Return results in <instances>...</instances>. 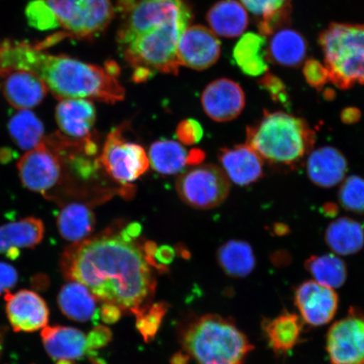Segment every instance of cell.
Masks as SVG:
<instances>
[{"instance_id": "6da1fadb", "label": "cell", "mask_w": 364, "mask_h": 364, "mask_svg": "<svg viewBox=\"0 0 364 364\" xmlns=\"http://www.w3.org/2000/svg\"><path fill=\"white\" fill-rule=\"evenodd\" d=\"M144 247L121 235L86 239L70 245L61 258L68 282L87 288L102 303L136 316L156 294V279Z\"/></svg>"}, {"instance_id": "7a4b0ae2", "label": "cell", "mask_w": 364, "mask_h": 364, "mask_svg": "<svg viewBox=\"0 0 364 364\" xmlns=\"http://www.w3.org/2000/svg\"><path fill=\"white\" fill-rule=\"evenodd\" d=\"M118 48L134 70V80L144 82L156 73L177 75L176 48L190 26L193 12L185 0H120Z\"/></svg>"}, {"instance_id": "3957f363", "label": "cell", "mask_w": 364, "mask_h": 364, "mask_svg": "<svg viewBox=\"0 0 364 364\" xmlns=\"http://www.w3.org/2000/svg\"><path fill=\"white\" fill-rule=\"evenodd\" d=\"M26 71L40 77L59 100L86 99L107 103L121 102L125 89L117 80L118 68L90 65L65 55H49L34 47Z\"/></svg>"}, {"instance_id": "277c9868", "label": "cell", "mask_w": 364, "mask_h": 364, "mask_svg": "<svg viewBox=\"0 0 364 364\" xmlns=\"http://www.w3.org/2000/svg\"><path fill=\"white\" fill-rule=\"evenodd\" d=\"M315 141L306 120L282 111L264 112L247 129V144L272 165L297 166L312 151Z\"/></svg>"}, {"instance_id": "5b68a950", "label": "cell", "mask_w": 364, "mask_h": 364, "mask_svg": "<svg viewBox=\"0 0 364 364\" xmlns=\"http://www.w3.org/2000/svg\"><path fill=\"white\" fill-rule=\"evenodd\" d=\"M182 348L198 364H242L253 345L230 318L208 314L182 326Z\"/></svg>"}, {"instance_id": "8992f818", "label": "cell", "mask_w": 364, "mask_h": 364, "mask_svg": "<svg viewBox=\"0 0 364 364\" xmlns=\"http://www.w3.org/2000/svg\"><path fill=\"white\" fill-rule=\"evenodd\" d=\"M318 43L332 84L341 90L364 85V25L332 23Z\"/></svg>"}, {"instance_id": "52a82bcc", "label": "cell", "mask_w": 364, "mask_h": 364, "mask_svg": "<svg viewBox=\"0 0 364 364\" xmlns=\"http://www.w3.org/2000/svg\"><path fill=\"white\" fill-rule=\"evenodd\" d=\"M56 16L67 36L94 39L114 17L112 0H43Z\"/></svg>"}, {"instance_id": "ba28073f", "label": "cell", "mask_w": 364, "mask_h": 364, "mask_svg": "<svg viewBox=\"0 0 364 364\" xmlns=\"http://www.w3.org/2000/svg\"><path fill=\"white\" fill-rule=\"evenodd\" d=\"M176 192L182 201L198 209L220 206L230 194V181L220 167L212 164L197 166L176 181Z\"/></svg>"}, {"instance_id": "9c48e42d", "label": "cell", "mask_w": 364, "mask_h": 364, "mask_svg": "<svg viewBox=\"0 0 364 364\" xmlns=\"http://www.w3.org/2000/svg\"><path fill=\"white\" fill-rule=\"evenodd\" d=\"M124 130L121 126L109 134L99 162L112 178L127 185L147 171L149 161L142 146L125 140Z\"/></svg>"}, {"instance_id": "30bf717a", "label": "cell", "mask_w": 364, "mask_h": 364, "mask_svg": "<svg viewBox=\"0 0 364 364\" xmlns=\"http://www.w3.org/2000/svg\"><path fill=\"white\" fill-rule=\"evenodd\" d=\"M331 364H364V312L352 308L326 336Z\"/></svg>"}, {"instance_id": "8fae6325", "label": "cell", "mask_w": 364, "mask_h": 364, "mask_svg": "<svg viewBox=\"0 0 364 364\" xmlns=\"http://www.w3.org/2000/svg\"><path fill=\"white\" fill-rule=\"evenodd\" d=\"M17 167L22 184L43 195L55 188L62 178V159L45 142L29 150Z\"/></svg>"}, {"instance_id": "7c38bea8", "label": "cell", "mask_w": 364, "mask_h": 364, "mask_svg": "<svg viewBox=\"0 0 364 364\" xmlns=\"http://www.w3.org/2000/svg\"><path fill=\"white\" fill-rule=\"evenodd\" d=\"M294 299L300 318L311 326L328 324L339 306V297L335 289L314 280L299 284L295 290Z\"/></svg>"}, {"instance_id": "4fadbf2b", "label": "cell", "mask_w": 364, "mask_h": 364, "mask_svg": "<svg viewBox=\"0 0 364 364\" xmlns=\"http://www.w3.org/2000/svg\"><path fill=\"white\" fill-rule=\"evenodd\" d=\"M221 44L217 36L203 26H188L177 44L179 65L205 70L215 65L220 57Z\"/></svg>"}, {"instance_id": "5bb4252c", "label": "cell", "mask_w": 364, "mask_h": 364, "mask_svg": "<svg viewBox=\"0 0 364 364\" xmlns=\"http://www.w3.org/2000/svg\"><path fill=\"white\" fill-rule=\"evenodd\" d=\"M9 322L16 332H34L45 328L49 309L45 300L34 291L23 289L4 295Z\"/></svg>"}, {"instance_id": "9a60e30c", "label": "cell", "mask_w": 364, "mask_h": 364, "mask_svg": "<svg viewBox=\"0 0 364 364\" xmlns=\"http://www.w3.org/2000/svg\"><path fill=\"white\" fill-rule=\"evenodd\" d=\"M203 111L212 120L226 122L235 119L245 106L241 86L230 79H218L204 89L201 97Z\"/></svg>"}, {"instance_id": "2e32d148", "label": "cell", "mask_w": 364, "mask_h": 364, "mask_svg": "<svg viewBox=\"0 0 364 364\" xmlns=\"http://www.w3.org/2000/svg\"><path fill=\"white\" fill-rule=\"evenodd\" d=\"M218 159L228 178L239 186L252 185L263 176V159L247 144L221 149Z\"/></svg>"}, {"instance_id": "e0dca14e", "label": "cell", "mask_w": 364, "mask_h": 364, "mask_svg": "<svg viewBox=\"0 0 364 364\" xmlns=\"http://www.w3.org/2000/svg\"><path fill=\"white\" fill-rule=\"evenodd\" d=\"M306 171L314 184L323 188H333L345 179L348 161L338 149L318 148L308 154Z\"/></svg>"}, {"instance_id": "ac0fdd59", "label": "cell", "mask_w": 364, "mask_h": 364, "mask_svg": "<svg viewBox=\"0 0 364 364\" xmlns=\"http://www.w3.org/2000/svg\"><path fill=\"white\" fill-rule=\"evenodd\" d=\"M55 117L63 134L77 139H87L97 117L94 104L86 99L62 100Z\"/></svg>"}, {"instance_id": "d6986e66", "label": "cell", "mask_w": 364, "mask_h": 364, "mask_svg": "<svg viewBox=\"0 0 364 364\" xmlns=\"http://www.w3.org/2000/svg\"><path fill=\"white\" fill-rule=\"evenodd\" d=\"M41 336L46 351L54 360H78L87 353L84 332L74 327L47 326Z\"/></svg>"}, {"instance_id": "ffe728a7", "label": "cell", "mask_w": 364, "mask_h": 364, "mask_svg": "<svg viewBox=\"0 0 364 364\" xmlns=\"http://www.w3.org/2000/svg\"><path fill=\"white\" fill-rule=\"evenodd\" d=\"M4 83V95L12 107L27 110L43 101L48 88L38 75L28 71L9 73Z\"/></svg>"}, {"instance_id": "44dd1931", "label": "cell", "mask_w": 364, "mask_h": 364, "mask_svg": "<svg viewBox=\"0 0 364 364\" xmlns=\"http://www.w3.org/2000/svg\"><path fill=\"white\" fill-rule=\"evenodd\" d=\"M303 321L296 314L284 311L262 322L264 336L270 348L277 355L293 350L303 333Z\"/></svg>"}, {"instance_id": "7402d4cb", "label": "cell", "mask_w": 364, "mask_h": 364, "mask_svg": "<svg viewBox=\"0 0 364 364\" xmlns=\"http://www.w3.org/2000/svg\"><path fill=\"white\" fill-rule=\"evenodd\" d=\"M42 220L33 217L0 226V254L16 257L22 248H33L43 239Z\"/></svg>"}, {"instance_id": "603a6c76", "label": "cell", "mask_w": 364, "mask_h": 364, "mask_svg": "<svg viewBox=\"0 0 364 364\" xmlns=\"http://www.w3.org/2000/svg\"><path fill=\"white\" fill-rule=\"evenodd\" d=\"M206 18L213 33L224 38H237L249 24L247 9L237 0H220L213 4Z\"/></svg>"}, {"instance_id": "cb8c5ba5", "label": "cell", "mask_w": 364, "mask_h": 364, "mask_svg": "<svg viewBox=\"0 0 364 364\" xmlns=\"http://www.w3.org/2000/svg\"><path fill=\"white\" fill-rule=\"evenodd\" d=\"M236 65L245 75L258 77L268 70L266 36L260 33H248L241 36L234 48Z\"/></svg>"}, {"instance_id": "d4e9b609", "label": "cell", "mask_w": 364, "mask_h": 364, "mask_svg": "<svg viewBox=\"0 0 364 364\" xmlns=\"http://www.w3.org/2000/svg\"><path fill=\"white\" fill-rule=\"evenodd\" d=\"M267 48L268 58L284 67L301 65L307 54V43L297 31L283 28L274 31Z\"/></svg>"}, {"instance_id": "484cf974", "label": "cell", "mask_w": 364, "mask_h": 364, "mask_svg": "<svg viewBox=\"0 0 364 364\" xmlns=\"http://www.w3.org/2000/svg\"><path fill=\"white\" fill-rule=\"evenodd\" d=\"M325 240L334 254L350 256L364 247V229L360 223L348 217L331 222L325 233Z\"/></svg>"}, {"instance_id": "4316f807", "label": "cell", "mask_w": 364, "mask_h": 364, "mask_svg": "<svg viewBox=\"0 0 364 364\" xmlns=\"http://www.w3.org/2000/svg\"><path fill=\"white\" fill-rule=\"evenodd\" d=\"M97 300L85 285L77 282L63 286L58 296V306L63 315L78 322L89 321L94 317Z\"/></svg>"}, {"instance_id": "83f0119b", "label": "cell", "mask_w": 364, "mask_h": 364, "mask_svg": "<svg viewBox=\"0 0 364 364\" xmlns=\"http://www.w3.org/2000/svg\"><path fill=\"white\" fill-rule=\"evenodd\" d=\"M95 224V213L87 204L73 203L59 213L57 225L62 237L78 243L89 237Z\"/></svg>"}, {"instance_id": "f1b7e54d", "label": "cell", "mask_w": 364, "mask_h": 364, "mask_svg": "<svg viewBox=\"0 0 364 364\" xmlns=\"http://www.w3.org/2000/svg\"><path fill=\"white\" fill-rule=\"evenodd\" d=\"M240 3L257 18L263 36L272 35L289 21L291 0H240Z\"/></svg>"}, {"instance_id": "f546056e", "label": "cell", "mask_w": 364, "mask_h": 364, "mask_svg": "<svg viewBox=\"0 0 364 364\" xmlns=\"http://www.w3.org/2000/svg\"><path fill=\"white\" fill-rule=\"evenodd\" d=\"M217 261L228 276L245 277L256 267L253 249L245 241L232 240L218 250Z\"/></svg>"}, {"instance_id": "4dcf8cb0", "label": "cell", "mask_w": 364, "mask_h": 364, "mask_svg": "<svg viewBox=\"0 0 364 364\" xmlns=\"http://www.w3.org/2000/svg\"><path fill=\"white\" fill-rule=\"evenodd\" d=\"M149 161L159 174H178L189 165V153L176 141L161 139L150 146Z\"/></svg>"}, {"instance_id": "1f68e13d", "label": "cell", "mask_w": 364, "mask_h": 364, "mask_svg": "<svg viewBox=\"0 0 364 364\" xmlns=\"http://www.w3.org/2000/svg\"><path fill=\"white\" fill-rule=\"evenodd\" d=\"M304 267L314 281L331 289L341 288L347 280V266L336 254L311 256L304 262Z\"/></svg>"}, {"instance_id": "d6a6232c", "label": "cell", "mask_w": 364, "mask_h": 364, "mask_svg": "<svg viewBox=\"0 0 364 364\" xmlns=\"http://www.w3.org/2000/svg\"><path fill=\"white\" fill-rule=\"evenodd\" d=\"M8 129L15 143L23 149L31 150L44 142L43 122L33 112L21 110L9 122Z\"/></svg>"}, {"instance_id": "836d02e7", "label": "cell", "mask_w": 364, "mask_h": 364, "mask_svg": "<svg viewBox=\"0 0 364 364\" xmlns=\"http://www.w3.org/2000/svg\"><path fill=\"white\" fill-rule=\"evenodd\" d=\"M168 311H169V304L158 302L149 304L147 307L136 314V328L142 336L145 343H151L156 338Z\"/></svg>"}, {"instance_id": "e575fe53", "label": "cell", "mask_w": 364, "mask_h": 364, "mask_svg": "<svg viewBox=\"0 0 364 364\" xmlns=\"http://www.w3.org/2000/svg\"><path fill=\"white\" fill-rule=\"evenodd\" d=\"M338 199L341 206L355 213H364V179L352 176L343 180Z\"/></svg>"}, {"instance_id": "d590c367", "label": "cell", "mask_w": 364, "mask_h": 364, "mask_svg": "<svg viewBox=\"0 0 364 364\" xmlns=\"http://www.w3.org/2000/svg\"><path fill=\"white\" fill-rule=\"evenodd\" d=\"M26 15L29 24L36 29L48 31L60 26L51 8L43 0L30 2L26 9Z\"/></svg>"}, {"instance_id": "8d00e7d4", "label": "cell", "mask_w": 364, "mask_h": 364, "mask_svg": "<svg viewBox=\"0 0 364 364\" xmlns=\"http://www.w3.org/2000/svg\"><path fill=\"white\" fill-rule=\"evenodd\" d=\"M303 73L307 83L318 90L324 88L327 82L330 81L329 73L325 65L316 59H309L304 63Z\"/></svg>"}, {"instance_id": "74e56055", "label": "cell", "mask_w": 364, "mask_h": 364, "mask_svg": "<svg viewBox=\"0 0 364 364\" xmlns=\"http://www.w3.org/2000/svg\"><path fill=\"white\" fill-rule=\"evenodd\" d=\"M176 134L181 144L193 145L203 139V129L198 121L189 118L180 122L177 126Z\"/></svg>"}, {"instance_id": "f35d334b", "label": "cell", "mask_w": 364, "mask_h": 364, "mask_svg": "<svg viewBox=\"0 0 364 364\" xmlns=\"http://www.w3.org/2000/svg\"><path fill=\"white\" fill-rule=\"evenodd\" d=\"M262 87L270 94L273 101L285 105L289 102L284 82L272 74H265L260 80Z\"/></svg>"}, {"instance_id": "ab89813d", "label": "cell", "mask_w": 364, "mask_h": 364, "mask_svg": "<svg viewBox=\"0 0 364 364\" xmlns=\"http://www.w3.org/2000/svg\"><path fill=\"white\" fill-rule=\"evenodd\" d=\"M112 333L108 327L105 326H97L90 332L86 338V345H87V353L97 351L106 347L111 343Z\"/></svg>"}, {"instance_id": "60d3db41", "label": "cell", "mask_w": 364, "mask_h": 364, "mask_svg": "<svg viewBox=\"0 0 364 364\" xmlns=\"http://www.w3.org/2000/svg\"><path fill=\"white\" fill-rule=\"evenodd\" d=\"M18 281L16 268L10 264L0 262V295L10 293Z\"/></svg>"}, {"instance_id": "b9f144b4", "label": "cell", "mask_w": 364, "mask_h": 364, "mask_svg": "<svg viewBox=\"0 0 364 364\" xmlns=\"http://www.w3.org/2000/svg\"><path fill=\"white\" fill-rule=\"evenodd\" d=\"M176 257L175 250L169 245H162L156 248L154 255V261L156 264L157 271L166 272L167 271L166 265H169Z\"/></svg>"}, {"instance_id": "7bdbcfd3", "label": "cell", "mask_w": 364, "mask_h": 364, "mask_svg": "<svg viewBox=\"0 0 364 364\" xmlns=\"http://www.w3.org/2000/svg\"><path fill=\"white\" fill-rule=\"evenodd\" d=\"M122 313V309L116 304L103 303L100 311L102 320L106 324H115L120 320Z\"/></svg>"}, {"instance_id": "ee69618b", "label": "cell", "mask_w": 364, "mask_h": 364, "mask_svg": "<svg viewBox=\"0 0 364 364\" xmlns=\"http://www.w3.org/2000/svg\"><path fill=\"white\" fill-rule=\"evenodd\" d=\"M362 117V113L358 108L347 107L341 113V119L346 124H356Z\"/></svg>"}, {"instance_id": "f6af8a7d", "label": "cell", "mask_w": 364, "mask_h": 364, "mask_svg": "<svg viewBox=\"0 0 364 364\" xmlns=\"http://www.w3.org/2000/svg\"><path fill=\"white\" fill-rule=\"evenodd\" d=\"M190 357L185 352L177 353L172 357L171 363V364H188Z\"/></svg>"}, {"instance_id": "bcb514c9", "label": "cell", "mask_w": 364, "mask_h": 364, "mask_svg": "<svg viewBox=\"0 0 364 364\" xmlns=\"http://www.w3.org/2000/svg\"><path fill=\"white\" fill-rule=\"evenodd\" d=\"M272 230L275 235L283 236L289 233V228L284 224H281V223H277L273 225Z\"/></svg>"}, {"instance_id": "7dc6e473", "label": "cell", "mask_w": 364, "mask_h": 364, "mask_svg": "<svg viewBox=\"0 0 364 364\" xmlns=\"http://www.w3.org/2000/svg\"><path fill=\"white\" fill-rule=\"evenodd\" d=\"M323 212H324L325 215L327 216H335L338 215V208L334 203H327L325 205L324 208H323Z\"/></svg>"}, {"instance_id": "c3c4849f", "label": "cell", "mask_w": 364, "mask_h": 364, "mask_svg": "<svg viewBox=\"0 0 364 364\" xmlns=\"http://www.w3.org/2000/svg\"><path fill=\"white\" fill-rule=\"evenodd\" d=\"M56 364H76L75 361L72 360H65V359H62V360H58Z\"/></svg>"}]
</instances>
